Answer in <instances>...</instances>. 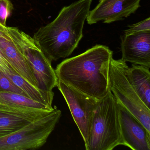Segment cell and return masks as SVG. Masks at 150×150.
Wrapping results in <instances>:
<instances>
[{"instance_id": "6da1fadb", "label": "cell", "mask_w": 150, "mask_h": 150, "mask_svg": "<svg viewBox=\"0 0 150 150\" xmlns=\"http://www.w3.org/2000/svg\"><path fill=\"white\" fill-rule=\"evenodd\" d=\"M113 52L96 45L83 53L59 64L55 72L59 81L96 100L109 91V72Z\"/></svg>"}, {"instance_id": "7a4b0ae2", "label": "cell", "mask_w": 150, "mask_h": 150, "mask_svg": "<svg viewBox=\"0 0 150 150\" xmlns=\"http://www.w3.org/2000/svg\"><path fill=\"white\" fill-rule=\"evenodd\" d=\"M93 0H79L61 9L54 21L34 34L37 45L52 62L69 57L83 37Z\"/></svg>"}, {"instance_id": "3957f363", "label": "cell", "mask_w": 150, "mask_h": 150, "mask_svg": "<svg viewBox=\"0 0 150 150\" xmlns=\"http://www.w3.org/2000/svg\"><path fill=\"white\" fill-rule=\"evenodd\" d=\"M122 145L116 100L110 91L94 111L86 150H112Z\"/></svg>"}, {"instance_id": "277c9868", "label": "cell", "mask_w": 150, "mask_h": 150, "mask_svg": "<svg viewBox=\"0 0 150 150\" xmlns=\"http://www.w3.org/2000/svg\"><path fill=\"white\" fill-rule=\"evenodd\" d=\"M62 112L57 108L47 115L0 137V150H35L42 147L58 123Z\"/></svg>"}, {"instance_id": "5b68a950", "label": "cell", "mask_w": 150, "mask_h": 150, "mask_svg": "<svg viewBox=\"0 0 150 150\" xmlns=\"http://www.w3.org/2000/svg\"><path fill=\"white\" fill-rule=\"evenodd\" d=\"M128 67L122 59H112L109 72V88L117 101L150 132V109L144 104L129 81L127 74Z\"/></svg>"}, {"instance_id": "8992f818", "label": "cell", "mask_w": 150, "mask_h": 150, "mask_svg": "<svg viewBox=\"0 0 150 150\" xmlns=\"http://www.w3.org/2000/svg\"><path fill=\"white\" fill-rule=\"evenodd\" d=\"M8 28L33 69L38 88L46 92H53L58 80L52 61L37 45L33 38L17 28Z\"/></svg>"}, {"instance_id": "52a82bcc", "label": "cell", "mask_w": 150, "mask_h": 150, "mask_svg": "<svg viewBox=\"0 0 150 150\" xmlns=\"http://www.w3.org/2000/svg\"><path fill=\"white\" fill-rule=\"evenodd\" d=\"M57 87L67 103L85 144L88 140L94 111L100 100L84 94L60 81Z\"/></svg>"}, {"instance_id": "ba28073f", "label": "cell", "mask_w": 150, "mask_h": 150, "mask_svg": "<svg viewBox=\"0 0 150 150\" xmlns=\"http://www.w3.org/2000/svg\"><path fill=\"white\" fill-rule=\"evenodd\" d=\"M0 52L17 73L38 88L33 69L8 27L0 24Z\"/></svg>"}, {"instance_id": "9c48e42d", "label": "cell", "mask_w": 150, "mask_h": 150, "mask_svg": "<svg viewBox=\"0 0 150 150\" xmlns=\"http://www.w3.org/2000/svg\"><path fill=\"white\" fill-rule=\"evenodd\" d=\"M117 102L122 145L133 150H150V132L135 116Z\"/></svg>"}, {"instance_id": "30bf717a", "label": "cell", "mask_w": 150, "mask_h": 150, "mask_svg": "<svg viewBox=\"0 0 150 150\" xmlns=\"http://www.w3.org/2000/svg\"><path fill=\"white\" fill-rule=\"evenodd\" d=\"M141 0H99L89 11L86 21L89 25L100 21L110 23L122 21L134 13L140 7Z\"/></svg>"}, {"instance_id": "8fae6325", "label": "cell", "mask_w": 150, "mask_h": 150, "mask_svg": "<svg viewBox=\"0 0 150 150\" xmlns=\"http://www.w3.org/2000/svg\"><path fill=\"white\" fill-rule=\"evenodd\" d=\"M52 110L0 103V137L19 129Z\"/></svg>"}, {"instance_id": "7c38bea8", "label": "cell", "mask_w": 150, "mask_h": 150, "mask_svg": "<svg viewBox=\"0 0 150 150\" xmlns=\"http://www.w3.org/2000/svg\"><path fill=\"white\" fill-rule=\"evenodd\" d=\"M121 48L123 61L150 68V31L124 35Z\"/></svg>"}, {"instance_id": "4fadbf2b", "label": "cell", "mask_w": 150, "mask_h": 150, "mask_svg": "<svg viewBox=\"0 0 150 150\" xmlns=\"http://www.w3.org/2000/svg\"><path fill=\"white\" fill-rule=\"evenodd\" d=\"M147 67L132 64L127 69V76L144 104L150 108V72Z\"/></svg>"}, {"instance_id": "5bb4252c", "label": "cell", "mask_w": 150, "mask_h": 150, "mask_svg": "<svg viewBox=\"0 0 150 150\" xmlns=\"http://www.w3.org/2000/svg\"><path fill=\"white\" fill-rule=\"evenodd\" d=\"M6 75L30 98L42 103L52 107L54 98L53 92L43 91L30 84L18 74H8Z\"/></svg>"}, {"instance_id": "9a60e30c", "label": "cell", "mask_w": 150, "mask_h": 150, "mask_svg": "<svg viewBox=\"0 0 150 150\" xmlns=\"http://www.w3.org/2000/svg\"><path fill=\"white\" fill-rule=\"evenodd\" d=\"M0 103L49 110H53L54 108L28 96L10 92H0Z\"/></svg>"}, {"instance_id": "2e32d148", "label": "cell", "mask_w": 150, "mask_h": 150, "mask_svg": "<svg viewBox=\"0 0 150 150\" xmlns=\"http://www.w3.org/2000/svg\"><path fill=\"white\" fill-rule=\"evenodd\" d=\"M0 92H10L28 96L7 76L0 71Z\"/></svg>"}, {"instance_id": "e0dca14e", "label": "cell", "mask_w": 150, "mask_h": 150, "mask_svg": "<svg viewBox=\"0 0 150 150\" xmlns=\"http://www.w3.org/2000/svg\"><path fill=\"white\" fill-rule=\"evenodd\" d=\"M13 7L10 0H0V24L6 27V21Z\"/></svg>"}, {"instance_id": "ac0fdd59", "label": "cell", "mask_w": 150, "mask_h": 150, "mask_svg": "<svg viewBox=\"0 0 150 150\" xmlns=\"http://www.w3.org/2000/svg\"><path fill=\"white\" fill-rule=\"evenodd\" d=\"M128 29L125 30L124 35L150 31V18H146L138 23L128 26Z\"/></svg>"}, {"instance_id": "d6986e66", "label": "cell", "mask_w": 150, "mask_h": 150, "mask_svg": "<svg viewBox=\"0 0 150 150\" xmlns=\"http://www.w3.org/2000/svg\"><path fill=\"white\" fill-rule=\"evenodd\" d=\"M0 71L6 74L13 73H17V72L12 67V66L2 56L1 52H0Z\"/></svg>"}]
</instances>
